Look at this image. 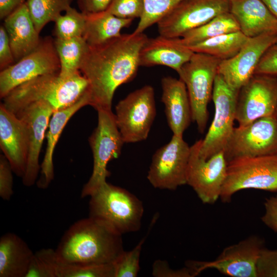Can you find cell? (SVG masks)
<instances>
[{
	"mask_svg": "<svg viewBox=\"0 0 277 277\" xmlns=\"http://www.w3.org/2000/svg\"><path fill=\"white\" fill-rule=\"evenodd\" d=\"M51 105L44 101L31 103L15 114L24 124L28 138V155L26 169L23 179L26 186L36 181L41 166L38 159L46 131L54 112Z\"/></svg>",
	"mask_w": 277,
	"mask_h": 277,
	"instance_id": "obj_18",
	"label": "cell"
},
{
	"mask_svg": "<svg viewBox=\"0 0 277 277\" xmlns=\"http://www.w3.org/2000/svg\"><path fill=\"white\" fill-rule=\"evenodd\" d=\"M0 147L13 172L23 177L28 155V138L23 122L1 103L0 106Z\"/></svg>",
	"mask_w": 277,
	"mask_h": 277,
	"instance_id": "obj_19",
	"label": "cell"
},
{
	"mask_svg": "<svg viewBox=\"0 0 277 277\" xmlns=\"http://www.w3.org/2000/svg\"><path fill=\"white\" fill-rule=\"evenodd\" d=\"M258 277H277V249L264 247L257 264Z\"/></svg>",
	"mask_w": 277,
	"mask_h": 277,
	"instance_id": "obj_37",
	"label": "cell"
},
{
	"mask_svg": "<svg viewBox=\"0 0 277 277\" xmlns=\"http://www.w3.org/2000/svg\"><path fill=\"white\" fill-rule=\"evenodd\" d=\"M112 0H77L81 12L87 15L104 12L107 10Z\"/></svg>",
	"mask_w": 277,
	"mask_h": 277,
	"instance_id": "obj_43",
	"label": "cell"
},
{
	"mask_svg": "<svg viewBox=\"0 0 277 277\" xmlns=\"http://www.w3.org/2000/svg\"><path fill=\"white\" fill-rule=\"evenodd\" d=\"M13 170L11 165L4 154L0 155V196L4 200L8 201L13 194Z\"/></svg>",
	"mask_w": 277,
	"mask_h": 277,
	"instance_id": "obj_38",
	"label": "cell"
},
{
	"mask_svg": "<svg viewBox=\"0 0 277 277\" xmlns=\"http://www.w3.org/2000/svg\"><path fill=\"white\" fill-rule=\"evenodd\" d=\"M275 115H276V120H277V108H276Z\"/></svg>",
	"mask_w": 277,
	"mask_h": 277,
	"instance_id": "obj_46",
	"label": "cell"
},
{
	"mask_svg": "<svg viewBox=\"0 0 277 277\" xmlns=\"http://www.w3.org/2000/svg\"><path fill=\"white\" fill-rule=\"evenodd\" d=\"M106 11L123 18H140L143 12V0H112Z\"/></svg>",
	"mask_w": 277,
	"mask_h": 277,
	"instance_id": "obj_36",
	"label": "cell"
},
{
	"mask_svg": "<svg viewBox=\"0 0 277 277\" xmlns=\"http://www.w3.org/2000/svg\"><path fill=\"white\" fill-rule=\"evenodd\" d=\"M60 63L54 39L46 37L30 53L0 73V96L3 98L19 85L42 75L58 73Z\"/></svg>",
	"mask_w": 277,
	"mask_h": 277,
	"instance_id": "obj_13",
	"label": "cell"
},
{
	"mask_svg": "<svg viewBox=\"0 0 277 277\" xmlns=\"http://www.w3.org/2000/svg\"><path fill=\"white\" fill-rule=\"evenodd\" d=\"M231 0H183L157 23L160 35L180 38L222 13L230 12Z\"/></svg>",
	"mask_w": 277,
	"mask_h": 277,
	"instance_id": "obj_12",
	"label": "cell"
},
{
	"mask_svg": "<svg viewBox=\"0 0 277 277\" xmlns=\"http://www.w3.org/2000/svg\"><path fill=\"white\" fill-rule=\"evenodd\" d=\"M88 85L81 72L68 77H62L59 72L42 75L14 88L3 98L2 104L15 114L31 103L44 101L55 111L77 101Z\"/></svg>",
	"mask_w": 277,
	"mask_h": 277,
	"instance_id": "obj_3",
	"label": "cell"
},
{
	"mask_svg": "<svg viewBox=\"0 0 277 277\" xmlns=\"http://www.w3.org/2000/svg\"><path fill=\"white\" fill-rule=\"evenodd\" d=\"M97 112V125L88 139L93 155V170L83 188L82 197L91 196L107 182L110 175L107 164L120 156L125 143L112 110L100 109Z\"/></svg>",
	"mask_w": 277,
	"mask_h": 277,
	"instance_id": "obj_6",
	"label": "cell"
},
{
	"mask_svg": "<svg viewBox=\"0 0 277 277\" xmlns=\"http://www.w3.org/2000/svg\"><path fill=\"white\" fill-rule=\"evenodd\" d=\"M222 61L204 53H193L177 72L185 84L190 100L192 120L203 133L208 119V104Z\"/></svg>",
	"mask_w": 277,
	"mask_h": 277,
	"instance_id": "obj_5",
	"label": "cell"
},
{
	"mask_svg": "<svg viewBox=\"0 0 277 277\" xmlns=\"http://www.w3.org/2000/svg\"><path fill=\"white\" fill-rule=\"evenodd\" d=\"M183 0H143V12L138 25L133 31H144L157 23Z\"/></svg>",
	"mask_w": 277,
	"mask_h": 277,
	"instance_id": "obj_33",
	"label": "cell"
},
{
	"mask_svg": "<svg viewBox=\"0 0 277 277\" xmlns=\"http://www.w3.org/2000/svg\"><path fill=\"white\" fill-rule=\"evenodd\" d=\"M124 251L122 234L90 216L72 224L55 250L59 261L84 266L114 263Z\"/></svg>",
	"mask_w": 277,
	"mask_h": 277,
	"instance_id": "obj_2",
	"label": "cell"
},
{
	"mask_svg": "<svg viewBox=\"0 0 277 277\" xmlns=\"http://www.w3.org/2000/svg\"><path fill=\"white\" fill-rule=\"evenodd\" d=\"M230 12L248 38L277 32V18L261 0H231Z\"/></svg>",
	"mask_w": 277,
	"mask_h": 277,
	"instance_id": "obj_22",
	"label": "cell"
},
{
	"mask_svg": "<svg viewBox=\"0 0 277 277\" xmlns=\"http://www.w3.org/2000/svg\"><path fill=\"white\" fill-rule=\"evenodd\" d=\"M224 152L227 164L242 158L276 154V115L234 127Z\"/></svg>",
	"mask_w": 277,
	"mask_h": 277,
	"instance_id": "obj_10",
	"label": "cell"
},
{
	"mask_svg": "<svg viewBox=\"0 0 277 277\" xmlns=\"http://www.w3.org/2000/svg\"><path fill=\"white\" fill-rule=\"evenodd\" d=\"M239 90L231 88L217 73L212 98L215 112L213 121L202 143L199 155L208 159L224 151L233 132Z\"/></svg>",
	"mask_w": 277,
	"mask_h": 277,
	"instance_id": "obj_9",
	"label": "cell"
},
{
	"mask_svg": "<svg viewBox=\"0 0 277 277\" xmlns=\"http://www.w3.org/2000/svg\"><path fill=\"white\" fill-rule=\"evenodd\" d=\"M248 38L239 31L221 34L186 46L194 53L206 54L224 61L236 55Z\"/></svg>",
	"mask_w": 277,
	"mask_h": 277,
	"instance_id": "obj_27",
	"label": "cell"
},
{
	"mask_svg": "<svg viewBox=\"0 0 277 277\" xmlns=\"http://www.w3.org/2000/svg\"><path fill=\"white\" fill-rule=\"evenodd\" d=\"M265 213L262 222L273 231L277 232V195L266 199L264 202Z\"/></svg>",
	"mask_w": 277,
	"mask_h": 277,
	"instance_id": "obj_42",
	"label": "cell"
},
{
	"mask_svg": "<svg viewBox=\"0 0 277 277\" xmlns=\"http://www.w3.org/2000/svg\"><path fill=\"white\" fill-rule=\"evenodd\" d=\"M55 277H114V264L84 266L63 263L56 258Z\"/></svg>",
	"mask_w": 277,
	"mask_h": 277,
	"instance_id": "obj_32",
	"label": "cell"
},
{
	"mask_svg": "<svg viewBox=\"0 0 277 277\" xmlns=\"http://www.w3.org/2000/svg\"><path fill=\"white\" fill-rule=\"evenodd\" d=\"M161 87V100L168 126L173 134L183 136L192 120L186 87L181 79L170 76L162 78Z\"/></svg>",
	"mask_w": 277,
	"mask_h": 277,
	"instance_id": "obj_20",
	"label": "cell"
},
{
	"mask_svg": "<svg viewBox=\"0 0 277 277\" xmlns=\"http://www.w3.org/2000/svg\"><path fill=\"white\" fill-rule=\"evenodd\" d=\"M33 255L18 235L4 234L0 239V277H26Z\"/></svg>",
	"mask_w": 277,
	"mask_h": 277,
	"instance_id": "obj_25",
	"label": "cell"
},
{
	"mask_svg": "<svg viewBox=\"0 0 277 277\" xmlns=\"http://www.w3.org/2000/svg\"><path fill=\"white\" fill-rule=\"evenodd\" d=\"M264 245L262 238L252 235L225 248L212 261H190L187 265L197 275L206 269L212 268L232 277H258L257 264Z\"/></svg>",
	"mask_w": 277,
	"mask_h": 277,
	"instance_id": "obj_15",
	"label": "cell"
},
{
	"mask_svg": "<svg viewBox=\"0 0 277 277\" xmlns=\"http://www.w3.org/2000/svg\"><path fill=\"white\" fill-rule=\"evenodd\" d=\"M89 104V99L86 91L84 95L73 104L53 112L49 123L46 134L47 147L41 166V175L37 182L38 187L42 188L47 187L54 178L53 152L66 125L77 111Z\"/></svg>",
	"mask_w": 277,
	"mask_h": 277,
	"instance_id": "obj_24",
	"label": "cell"
},
{
	"mask_svg": "<svg viewBox=\"0 0 277 277\" xmlns=\"http://www.w3.org/2000/svg\"><path fill=\"white\" fill-rule=\"evenodd\" d=\"M60 63L59 74L68 77L78 72L89 46L83 36L54 39Z\"/></svg>",
	"mask_w": 277,
	"mask_h": 277,
	"instance_id": "obj_28",
	"label": "cell"
},
{
	"mask_svg": "<svg viewBox=\"0 0 277 277\" xmlns=\"http://www.w3.org/2000/svg\"><path fill=\"white\" fill-rule=\"evenodd\" d=\"M4 20V26L16 62L37 47L41 41L39 33L35 29L26 3Z\"/></svg>",
	"mask_w": 277,
	"mask_h": 277,
	"instance_id": "obj_23",
	"label": "cell"
},
{
	"mask_svg": "<svg viewBox=\"0 0 277 277\" xmlns=\"http://www.w3.org/2000/svg\"><path fill=\"white\" fill-rule=\"evenodd\" d=\"M152 274L155 277H193L197 275L190 267H186L180 269L171 268L167 261L157 260L152 265Z\"/></svg>",
	"mask_w": 277,
	"mask_h": 277,
	"instance_id": "obj_39",
	"label": "cell"
},
{
	"mask_svg": "<svg viewBox=\"0 0 277 277\" xmlns=\"http://www.w3.org/2000/svg\"><path fill=\"white\" fill-rule=\"evenodd\" d=\"M148 38L144 33L132 32L89 46L80 70L88 81L89 105L96 111L111 110L116 89L135 76L140 51Z\"/></svg>",
	"mask_w": 277,
	"mask_h": 277,
	"instance_id": "obj_1",
	"label": "cell"
},
{
	"mask_svg": "<svg viewBox=\"0 0 277 277\" xmlns=\"http://www.w3.org/2000/svg\"><path fill=\"white\" fill-rule=\"evenodd\" d=\"M146 236L144 237L131 250L122 253L115 261L114 277H135L140 270V259L143 245Z\"/></svg>",
	"mask_w": 277,
	"mask_h": 277,
	"instance_id": "obj_34",
	"label": "cell"
},
{
	"mask_svg": "<svg viewBox=\"0 0 277 277\" xmlns=\"http://www.w3.org/2000/svg\"><path fill=\"white\" fill-rule=\"evenodd\" d=\"M55 250L43 249L34 253L26 277H55Z\"/></svg>",
	"mask_w": 277,
	"mask_h": 277,
	"instance_id": "obj_35",
	"label": "cell"
},
{
	"mask_svg": "<svg viewBox=\"0 0 277 277\" xmlns=\"http://www.w3.org/2000/svg\"><path fill=\"white\" fill-rule=\"evenodd\" d=\"M90 197L89 216L106 223L122 235L140 230L143 204L127 190L106 182Z\"/></svg>",
	"mask_w": 277,
	"mask_h": 277,
	"instance_id": "obj_4",
	"label": "cell"
},
{
	"mask_svg": "<svg viewBox=\"0 0 277 277\" xmlns=\"http://www.w3.org/2000/svg\"><path fill=\"white\" fill-rule=\"evenodd\" d=\"M276 41L277 32L249 38L236 55L221 62L217 73L231 88L239 90L254 74L262 56Z\"/></svg>",
	"mask_w": 277,
	"mask_h": 277,
	"instance_id": "obj_17",
	"label": "cell"
},
{
	"mask_svg": "<svg viewBox=\"0 0 277 277\" xmlns=\"http://www.w3.org/2000/svg\"><path fill=\"white\" fill-rule=\"evenodd\" d=\"M239 31L240 27L236 19L230 12H227L188 31L179 38V41L182 44L189 46L221 34Z\"/></svg>",
	"mask_w": 277,
	"mask_h": 277,
	"instance_id": "obj_29",
	"label": "cell"
},
{
	"mask_svg": "<svg viewBox=\"0 0 277 277\" xmlns=\"http://www.w3.org/2000/svg\"><path fill=\"white\" fill-rule=\"evenodd\" d=\"M269 10L277 18V0H261Z\"/></svg>",
	"mask_w": 277,
	"mask_h": 277,
	"instance_id": "obj_45",
	"label": "cell"
},
{
	"mask_svg": "<svg viewBox=\"0 0 277 277\" xmlns=\"http://www.w3.org/2000/svg\"><path fill=\"white\" fill-rule=\"evenodd\" d=\"M15 60L6 29L0 27V69L2 70L14 63Z\"/></svg>",
	"mask_w": 277,
	"mask_h": 277,
	"instance_id": "obj_41",
	"label": "cell"
},
{
	"mask_svg": "<svg viewBox=\"0 0 277 277\" xmlns=\"http://www.w3.org/2000/svg\"><path fill=\"white\" fill-rule=\"evenodd\" d=\"M186 46L181 43L179 38H169L160 35L148 38L139 53L140 66L156 65L167 66L177 72L193 54Z\"/></svg>",
	"mask_w": 277,
	"mask_h": 277,
	"instance_id": "obj_21",
	"label": "cell"
},
{
	"mask_svg": "<svg viewBox=\"0 0 277 277\" xmlns=\"http://www.w3.org/2000/svg\"><path fill=\"white\" fill-rule=\"evenodd\" d=\"M190 146L183 136L173 134L171 140L154 153L147 179L155 188L174 190L186 184Z\"/></svg>",
	"mask_w": 277,
	"mask_h": 277,
	"instance_id": "obj_11",
	"label": "cell"
},
{
	"mask_svg": "<svg viewBox=\"0 0 277 277\" xmlns=\"http://www.w3.org/2000/svg\"><path fill=\"white\" fill-rule=\"evenodd\" d=\"M73 0H27L31 17L39 33L50 22H54L63 11L71 7Z\"/></svg>",
	"mask_w": 277,
	"mask_h": 277,
	"instance_id": "obj_30",
	"label": "cell"
},
{
	"mask_svg": "<svg viewBox=\"0 0 277 277\" xmlns=\"http://www.w3.org/2000/svg\"><path fill=\"white\" fill-rule=\"evenodd\" d=\"M247 189L277 191V154L228 163L220 199L229 203L236 192Z\"/></svg>",
	"mask_w": 277,
	"mask_h": 277,
	"instance_id": "obj_7",
	"label": "cell"
},
{
	"mask_svg": "<svg viewBox=\"0 0 277 277\" xmlns=\"http://www.w3.org/2000/svg\"><path fill=\"white\" fill-rule=\"evenodd\" d=\"M276 108L277 76L255 74L239 90L235 121L244 126L275 114Z\"/></svg>",
	"mask_w": 277,
	"mask_h": 277,
	"instance_id": "obj_16",
	"label": "cell"
},
{
	"mask_svg": "<svg viewBox=\"0 0 277 277\" xmlns=\"http://www.w3.org/2000/svg\"><path fill=\"white\" fill-rule=\"evenodd\" d=\"M255 74L277 76V41L262 56L255 69Z\"/></svg>",
	"mask_w": 277,
	"mask_h": 277,
	"instance_id": "obj_40",
	"label": "cell"
},
{
	"mask_svg": "<svg viewBox=\"0 0 277 277\" xmlns=\"http://www.w3.org/2000/svg\"><path fill=\"white\" fill-rule=\"evenodd\" d=\"M202 140L190 146L186 184L204 204H212L220 199L226 176L227 162L224 151L208 159L200 156Z\"/></svg>",
	"mask_w": 277,
	"mask_h": 277,
	"instance_id": "obj_14",
	"label": "cell"
},
{
	"mask_svg": "<svg viewBox=\"0 0 277 277\" xmlns=\"http://www.w3.org/2000/svg\"><path fill=\"white\" fill-rule=\"evenodd\" d=\"M86 16L83 37L90 47L101 45L120 36L122 29L129 26L133 21L117 17L106 11Z\"/></svg>",
	"mask_w": 277,
	"mask_h": 277,
	"instance_id": "obj_26",
	"label": "cell"
},
{
	"mask_svg": "<svg viewBox=\"0 0 277 277\" xmlns=\"http://www.w3.org/2000/svg\"><path fill=\"white\" fill-rule=\"evenodd\" d=\"M86 15L70 7L64 15L54 21L55 38L66 39L83 36L86 22Z\"/></svg>",
	"mask_w": 277,
	"mask_h": 277,
	"instance_id": "obj_31",
	"label": "cell"
},
{
	"mask_svg": "<svg viewBox=\"0 0 277 277\" xmlns=\"http://www.w3.org/2000/svg\"><path fill=\"white\" fill-rule=\"evenodd\" d=\"M27 0H0V18L4 19Z\"/></svg>",
	"mask_w": 277,
	"mask_h": 277,
	"instance_id": "obj_44",
	"label": "cell"
},
{
	"mask_svg": "<svg viewBox=\"0 0 277 277\" xmlns=\"http://www.w3.org/2000/svg\"><path fill=\"white\" fill-rule=\"evenodd\" d=\"M156 115L153 88L145 85L118 102L115 120L125 143H133L148 137Z\"/></svg>",
	"mask_w": 277,
	"mask_h": 277,
	"instance_id": "obj_8",
	"label": "cell"
}]
</instances>
